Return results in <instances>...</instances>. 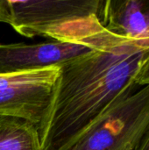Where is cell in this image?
<instances>
[{"instance_id": "6da1fadb", "label": "cell", "mask_w": 149, "mask_h": 150, "mask_svg": "<svg viewBox=\"0 0 149 150\" xmlns=\"http://www.w3.org/2000/svg\"><path fill=\"white\" fill-rule=\"evenodd\" d=\"M94 48L59 68L54 97L40 128L42 150H68L112 105L137 91L149 49L106 30L97 17L90 25Z\"/></svg>"}, {"instance_id": "7a4b0ae2", "label": "cell", "mask_w": 149, "mask_h": 150, "mask_svg": "<svg viewBox=\"0 0 149 150\" xmlns=\"http://www.w3.org/2000/svg\"><path fill=\"white\" fill-rule=\"evenodd\" d=\"M149 125V85L98 118L68 150H133Z\"/></svg>"}, {"instance_id": "3957f363", "label": "cell", "mask_w": 149, "mask_h": 150, "mask_svg": "<svg viewBox=\"0 0 149 150\" xmlns=\"http://www.w3.org/2000/svg\"><path fill=\"white\" fill-rule=\"evenodd\" d=\"M93 18L76 22L71 39L39 44H0V74L60 68L90 53L94 48L90 37Z\"/></svg>"}, {"instance_id": "277c9868", "label": "cell", "mask_w": 149, "mask_h": 150, "mask_svg": "<svg viewBox=\"0 0 149 150\" xmlns=\"http://www.w3.org/2000/svg\"><path fill=\"white\" fill-rule=\"evenodd\" d=\"M102 0H0V23L23 36H42L49 29L93 15L99 17Z\"/></svg>"}, {"instance_id": "5b68a950", "label": "cell", "mask_w": 149, "mask_h": 150, "mask_svg": "<svg viewBox=\"0 0 149 150\" xmlns=\"http://www.w3.org/2000/svg\"><path fill=\"white\" fill-rule=\"evenodd\" d=\"M59 68L0 74V116L45 122L54 97Z\"/></svg>"}, {"instance_id": "8992f818", "label": "cell", "mask_w": 149, "mask_h": 150, "mask_svg": "<svg viewBox=\"0 0 149 150\" xmlns=\"http://www.w3.org/2000/svg\"><path fill=\"white\" fill-rule=\"evenodd\" d=\"M98 18L110 33L149 49V0L103 1Z\"/></svg>"}, {"instance_id": "52a82bcc", "label": "cell", "mask_w": 149, "mask_h": 150, "mask_svg": "<svg viewBox=\"0 0 149 150\" xmlns=\"http://www.w3.org/2000/svg\"><path fill=\"white\" fill-rule=\"evenodd\" d=\"M0 150H42L39 127L24 119L0 116Z\"/></svg>"}, {"instance_id": "ba28073f", "label": "cell", "mask_w": 149, "mask_h": 150, "mask_svg": "<svg viewBox=\"0 0 149 150\" xmlns=\"http://www.w3.org/2000/svg\"><path fill=\"white\" fill-rule=\"evenodd\" d=\"M136 83L138 86L149 85V55L142 64V67L137 76Z\"/></svg>"}, {"instance_id": "9c48e42d", "label": "cell", "mask_w": 149, "mask_h": 150, "mask_svg": "<svg viewBox=\"0 0 149 150\" xmlns=\"http://www.w3.org/2000/svg\"><path fill=\"white\" fill-rule=\"evenodd\" d=\"M133 150H149V125Z\"/></svg>"}]
</instances>
